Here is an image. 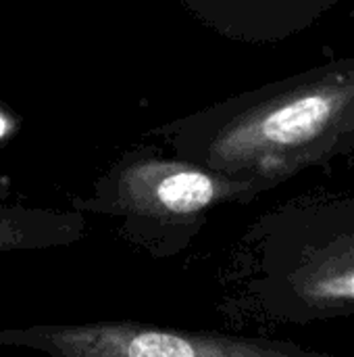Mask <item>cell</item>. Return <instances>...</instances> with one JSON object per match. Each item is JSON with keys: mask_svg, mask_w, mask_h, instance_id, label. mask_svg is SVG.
<instances>
[{"mask_svg": "<svg viewBox=\"0 0 354 357\" xmlns=\"http://www.w3.org/2000/svg\"><path fill=\"white\" fill-rule=\"evenodd\" d=\"M225 312L307 324L354 316V197H296L265 211L223 272Z\"/></svg>", "mask_w": 354, "mask_h": 357, "instance_id": "obj_2", "label": "cell"}, {"mask_svg": "<svg viewBox=\"0 0 354 357\" xmlns=\"http://www.w3.org/2000/svg\"><path fill=\"white\" fill-rule=\"evenodd\" d=\"M263 192L267 188L259 182L238 180L152 149H134L108 165L90 195L75 197L71 209L123 220V232L150 249L161 228L192 236L213 207L248 203Z\"/></svg>", "mask_w": 354, "mask_h": 357, "instance_id": "obj_3", "label": "cell"}, {"mask_svg": "<svg viewBox=\"0 0 354 357\" xmlns=\"http://www.w3.org/2000/svg\"><path fill=\"white\" fill-rule=\"evenodd\" d=\"M10 195H13V180L6 176L2 161H0V201H8Z\"/></svg>", "mask_w": 354, "mask_h": 357, "instance_id": "obj_6", "label": "cell"}, {"mask_svg": "<svg viewBox=\"0 0 354 357\" xmlns=\"http://www.w3.org/2000/svg\"><path fill=\"white\" fill-rule=\"evenodd\" d=\"M150 134L179 159L271 190L354 155V56L219 100Z\"/></svg>", "mask_w": 354, "mask_h": 357, "instance_id": "obj_1", "label": "cell"}, {"mask_svg": "<svg viewBox=\"0 0 354 357\" xmlns=\"http://www.w3.org/2000/svg\"><path fill=\"white\" fill-rule=\"evenodd\" d=\"M0 347L48 357H340L269 337L179 331L134 320L2 328Z\"/></svg>", "mask_w": 354, "mask_h": 357, "instance_id": "obj_4", "label": "cell"}, {"mask_svg": "<svg viewBox=\"0 0 354 357\" xmlns=\"http://www.w3.org/2000/svg\"><path fill=\"white\" fill-rule=\"evenodd\" d=\"M86 236V215L0 201V257L69 247Z\"/></svg>", "mask_w": 354, "mask_h": 357, "instance_id": "obj_5", "label": "cell"}]
</instances>
